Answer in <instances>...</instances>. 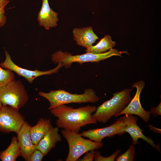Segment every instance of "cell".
Wrapping results in <instances>:
<instances>
[{
    "label": "cell",
    "mask_w": 161,
    "mask_h": 161,
    "mask_svg": "<svg viewBox=\"0 0 161 161\" xmlns=\"http://www.w3.org/2000/svg\"><path fill=\"white\" fill-rule=\"evenodd\" d=\"M96 109L94 106L88 105L75 109L63 105L51 109L50 111L58 118L56 123L58 128L78 133L81 127L97 123V121L92 117Z\"/></svg>",
    "instance_id": "obj_1"
},
{
    "label": "cell",
    "mask_w": 161,
    "mask_h": 161,
    "mask_svg": "<svg viewBox=\"0 0 161 161\" xmlns=\"http://www.w3.org/2000/svg\"><path fill=\"white\" fill-rule=\"evenodd\" d=\"M131 89L127 88L113 94V97L99 106L92 117L98 122H107L113 116L121 112L130 102Z\"/></svg>",
    "instance_id": "obj_2"
},
{
    "label": "cell",
    "mask_w": 161,
    "mask_h": 161,
    "mask_svg": "<svg viewBox=\"0 0 161 161\" xmlns=\"http://www.w3.org/2000/svg\"><path fill=\"white\" fill-rule=\"evenodd\" d=\"M38 94L49 101L50 105L48 109L49 110L68 103H95L100 100L94 90L90 88L86 89L83 94H71L62 89L51 90L48 93L40 92Z\"/></svg>",
    "instance_id": "obj_3"
},
{
    "label": "cell",
    "mask_w": 161,
    "mask_h": 161,
    "mask_svg": "<svg viewBox=\"0 0 161 161\" xmlns=\"http://www.w3.org/2000/svg\"><path fill=\"white\" fill-rule=\"evenodd\" d=\"M128 53L126 51H119L118 50L112 48L106 52L100 54H94L91 52L76 55H72L66 52L61 51H57L52 55V61L55 64L61 62L63 66L69 67L72 63L77 62L80 64L84 63L98 62L106 59L113 56L121 57L122 54Z\"/></svg>",
    "instance_id": "obj_4"
},
{
    "label": "cell",
    "mask_w": 161,
    "mask_h": 161,
    "mask_svg": "<svg viewBox=\"0 0 161 161\" xmlns=\"http://www.w3.org/2000/svg\"><path fill=\"white\" fill-rule=\"evenodd\" d=\"M62 134L68 144L69 151L66 161H76L84 154L92 150L102 147L101 142L83 138L78 133L62 130Z\"/></svg>",
    "instance_id": "obj_5"
},
{
    "label": "cell",
    "mask_w": 161,
    "mask_h": 161,
    "mask_svg": "<svg viewBox=\"0 0 161 161\" xmlns=\"http://www.w3.org/2000/svg\"><path fill=\"white\" fill-rule=\"evenodd\" d=\"M0 100L3 105L19 110L27 102L28 95L21 82L15 80L0 89Z\"/></svg>",
    "instance_id": "obj_6"
},
{
    "label": "cell",
    "mask_w": 161,
    "mask_h": 161,
    "mask_svg": "<svg viewBox=\"0 0 161 161\" xmlns=\"http://www.w3.org/2000/svg\"><path fill=\"white\" fill-rule=\"evenodd\" d=\"M25 121L24 116L18 110L2 105L0 110V132L4 133L14 132L17 134Z\"/></svg>",
    "instance_id": "obj_7"
},
{
    "label": "cell",
    "mask_w": 161,
    "mask_h": 161,
    "mask_svg": "<svg viewBox=\"0 0 161 161\" xmlns=\"http://www.w3.org/2000/svg\"><path fill=\"white\" fill-rule=\"evenodd\" d=\"M4 52L5 59L4 61L0 64V66L2 68L10 69L16 73L18 75L23 77L30 83H32L34 80L38 77L57 73L63 66L62 63L59 62L55 68L48 71H41L38 69L30 70L16 65L12 61L8 52L5 49H4Z\"/></svg>",
    "instance_id": "obj_8"
},
{
    "label": "cell",
    "mask_w": 161,
    "mask_h": 161,
    "mask_svg": "<svg viewBox=\"0 0 161 161\" xmlns=\"http://www.w3.org/2000/svg\"><path fill=\"white\" fill-rule=\"evenodd\" d=\"M125 124L123 117H121L110 126L102 128L90 129L80 134L95 142H101L105 137L116 134L121 135L126 132Z\"/></svg>",
    "instance_id": "obj_9"
},
{
    "label": "cell",
    "mask_w": 161,
    "mask_h": 161,
    "mask_svg": "<svg viewBox=\"0 0 161 161\" xmlns=\"http://www.w3.org/2000/svg\"><path fill=\"white\" fill-rule=\"evenodd\" d=\"M145 85V83L142 80L135 83L132 85V88L135 87L137 89L135 95L128 104L116 117L122 114H134L139 116L145 122L147 123L149 121L150 118V112L143 108L140 100V94Z\"/></svg>",
    "instance_id": "obj_10"
},
{
    "label": "cell",
    "mask_w": 161,
    "mask_h": 161,
    "mask_svg": "<svg viewBox=\"0 0 161 161\" xmlns=\"http://www.w3.org/2000/svg\"><path fill=\"white\" fill-rule=\"evenodd\" d=\"M123 117L125 124V132L128 133L130 135L133 145L138 144V140L142 139L160 151L159 145H155L151 139L146 137L142 133L143 130L137 125V117L131 114L125 115Z\"/></svg>",
    "instance_id": "obj_11"
},
{
    "label": "cell",
    "mask_w": 161,
    "mask_h": 161,
    "mask_svg": "<svg viewBox=\"0 0 161 161\" xmlns=\"http://www.w3.org/2000/svg\"><path fill=\"white\" fill-rule=\"evenodd\" d=\"M30 125L25 121L22 127L17 134L21 156L25 161L27 160L31 154L37 149V145L32 142L29 131Z\"/></svg>",
    "instance_id": "obj_12"
},
{
    "label": "cell",
    "mask_w": 161,
    "mask_h": 161,
    "mask_svg": "<svg viewBox=\"0 0 161 161\" xmlns=\"http://www.w3.org/2000/svg\"><path fill=\"white\" fill-rule=\"evenodd\" d=\"M58 16V13L50 7L48 0H42L41 7L37 17L40 25L47 30L56 27L59 20Z\"/></svg>",
    "instance_id": "obj_13"
},
{
    "label": "cell",
    "mask_w": 161,
    "mask_h": 161,
    "mask_svg": "<svg viewBox=\"0 0 161 161\" xmlns=\"http://www.w3.org/2000/svg\"><path fill=\"white\" fill-rule=\"evenodd\" d=\"M73 35L76 44L86 48L92 45L99 39L91 26L82 28H75L73 30Z\"/></svg>",
    "instance_id": "obj_14"
},
{
    "label": "cell",
    "mask_w": 161,
    "mask_h": 161,
    "mask_svg": "<svg viewBox=\"0 0 161 161\" xmlns=\"http://www.w3.org/2000/svg\"><path fill=\"white\" fill-rule=\"evenodd\" d=\"M58 128L52 126L48 131L37 145V149L47 155L55 147L56 144L61 141V135L58 133Z\"/></svg>",
    "instance_id": "obj_15"
},
{
    "label": "cell",
    "mask_w": 161,
    "mask_h": 161,
    "mask_svg": "<svg viewBox=\"0 0 161 161\" xmlns=\"http://www.w3.org/2000/svg\"><path fill=\"white\" fill-rule=\"evenodd\" d=\"M50 119L41 118L35 126L30 127L29 131L33 143L37 145L48 131L52 125Z\"/></svg>",
    "instance_id": "obj_16"
},
{
    "label": "cell",
    "mask_w": 161,
    "mask_h": 161,
    "mask_svg": "<svg viewBox=\"0 0 161 161\" xmlns=\"http://www.w3.org/2000/svg\"><path fill=\"white\" fill-rule=\"evenodd\" d=\"M20 156V148L17 137L13 136L8 147L4 151L0 152V159L2 161H15Z\"/></svg>",
    "instance_id": "obj_17"
},
{
    "label": "cell",
    "mask_w": 161,
    "mask_h": 161,
    "mask_svg": "<svg viewBox=\"0 0 161 161\" xmlns=\"http://www.w3.org/2000/svg\"><path fill=\"white\" fill-rule=\"evenodd\" d=\"M116 45V42L112 40L111 36L107 35L101 39L96 45H92L86 48V51L94 54L103 53L112 48Z\"/></svg>",
    "instance_id": "obj_18"
},
{
    "label": "cell",
    "mask_w": 161,
    "mask_h": 161,
    "mask_svg": "<svg viewBox=\"0 0 161 161\" xmlns=\"http://www.w3.org/2000/svg\"><path fill=\"white\" fill-rule=\"evenodd\" d=\"M15 80V75L12 71L4 69L0 66V89Z\"/></svg>",
    "instance_id": "obj_19"
},
{
    "label": "cell",
    "mask_w": 161,
    "mask_h": 161,
    "mask_svg": "<svg viewBox=\"0 0 161 161\" xmlns=\"http://www.w3.org/2000/svg\"><path fill=\"white\" fill-rule=\"evenodd\" d=\"M135 152L134 145H131L125 152L116 157V161H133L135 156Z\"/></svg>",
    "instance_id": "obj_20"
},
{
    "label": "cell",
    "mask_w": 161,
    "mask_h": 161,
    "mask_svg": "<svg viewBox=\"0 0 161 161\" xmlns=\"http://www.w3.org/2000/svg\"><path fill=\"white\" fill-rule=\"evenodd\" d=\"M121 151V150H117L111 156L105 157L102 156L100 152L98 151H95L94 160L95 161H114L117 156L119 153Z\"/></svg>",
    "instance_id": "obj_21"
},
{
    "label": "cell",
    "mask_w": 161,
    "mask_h": 161,
    "mask_svg": "<svg viewBox=\"0 0 161 161\" xmlns=\"http://www.w3.org/2000/svg\"><path fill=\"white\" fill-rule=\"evenodd\" d=\"M44 156L41 151L37 149L31 154L27 161H41Z\"/></svg>",
    "instance_id": "obj_22"
},
{
    "label": "cell",
    "mask_w": 161,
    "mask_h": 161,
    "mask_svg": "<svg viewBox=\"0 0 161 161\" xmlns=\"http://www.w3.org/2000/svg\"><path fill=\"white\" fill-rule=\"evenodd\" d=\"M85 154V155L82 158L78 160L80 161H92L93 160L95 154V150L89 151V152L88 151Z\"/></svg>",
    "instance_id": "obj_23"
},
{
    "label": "cell",
    "mask_w": 161,
    "mask_h": 161,
    "mask_svg": "<svg viewBox=\"0 0 161 161\" xmlns=\"http://www.w3.org/2000/svg\"><path fill=\"white\" fill-rule=\"evenodd\" d=\"M161 103H160L155 107H152L150 109V112L155 117L161 115Z\"/></svg>",
    "instance_id": "obj_24"
},
{
    "label": "cell",
    "mask_w": 161,
    "mask_h": 161,
    "mask_svg": "<svg viewBox=\"0 0 161 161\" xmlns=\"http://www.w3.org/2000/svg\"><path fill=\"white\" fill-rule=\"evenodd\" d=\"M6 19L4 9L0 8V27L3 26L5 24Z\"/></svg>",
    "instance_id": "obj_25"
},
{
    "label": "cell",
    "mask_w": 161,
    "mask_h": 161,
    "mask_svg": "<svg viewBox=\"0 0 161 161\" xmlns=\"http://www.w3.org/2000/svg\"><path fill=\"white\" fill-rule=\"evenodd\" d=\"M2 104L1 102V101L0 100V109H1V108L2 107Z\"/></svg>",
    "instance_id": "obj_26"
}]
</instances>
